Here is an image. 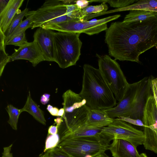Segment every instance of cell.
Instances as JSON below:
<instances>
[{
	"label": "cell",
	"mask_w": 157,
	"mask_h": 157,
	"mask_svg": "<svg viewBox=\"0 0 157 157\" xmlns=\"http://www.w3.org/2000/svg\"><path fill=\"white\" fill-rule=\"evenodd\" d=\"M156 13H157V11H156Z\"/></svg>",
	"instance_id": "45"
},
{
	"label": "cell",
	"mask_w": 157,
	"mask_h": 157,
	"mask_svg": "<svg viewBox=\"0 0 157 157\" xmlns=\"http://www.w3.org/2000/svg\"><path fill=\"white\" fill-rule=\"evenodd\" d=\"M21 112L24 111L28 112L38 122L46 125V121L44 113L31 98L29 91L25 104L23 108L21 109Z\"/></svg>",
	"instance_id": "16"
},
{
	"label": "cell",
	"mask_w": 157,
	"mask_h": 157,
	"mask_svg": "<svg viewBox=\"0 0 157 157\" xmlns=\"http://www.w3.org/2000/svg\"><path fill=\"white\" fill-rule=\"evenodd\" d=\"M55 123L56 124V125L59 128L63 121L62 118L61 117H58L54 119Z\"/></svg>",
	"instance_id": "37"
},
{
	"label": "cell",
	"mask_w": 157,
	"mask_h": 157,
	"mask_svg": "<svg viewBox=\"0 0 157 157\" xmlns=\"http://www.w3.org/2000/svg\"><path fill=\"white\" fill-rule=\"evenodd\" d=\"M42 155V157H70L61 148L58 146L49 149Z\"/></svg>",
	"instance_id": "27"
},
{
	"label": "cell",
	"mask_w": 157,
	"mask_h": 157,
	"mask_svg": "<svg viewBox=\"0 0 157 157\" xmlns=\"http://www.w3.org/2000/svg\"><path fill=\"white\" fill-rule=\"evenodd\" d=\"M0 76H1L6 64L10 62V56L5 51V38L4 33L0 29Z\"/></svg>",
	"instance_id": "22"
},
{
	"label": "cell",
	"mask_w": 157,
	"mask_h": 157,
	"mask_svg": "<svg viewBox=\"0 0 157 157\" xmlns=\"http://www.w3.org/2000/svg\"><path fill=\"white\" fill-rule=\"evenodd\" d=\"M120 16V15L117 14L93 21L79 19L71 20L48 26L44 28L59 32L84 33L92 35L106 31L108 28L107 23L118 19Z\"/></svg>",
	"instance_id": "8"
},
{
	"label": "cell",
	"mask_w": 157,
	"mask_h": 157,
	"mask_svg": "<svg viewBox=\"0 0 157 157\" xmlns=\"http://www.w3.org/2000/svg\"><path fill=\"white\" fill-rule=\"evenodd\" d=\"M81 33L54 32L55 62L60 67L65 68L75 65L81 55L82 43Z\"/></svg>",
	"instance_id": "4"
},
{
	"label": "cell",
	"mask_w": 157,
	"mask_h": 157,
	"mask_svg": "<svg viewBox=\"0 0 157 157\" xmlns=\"http://www.w3.org/2000/svg\"><path fill=\"white\" fill-rule=\"evenodd\" d=\"M105 40L115 60L140 62L141 54L157 45V13L144 21L112 23Z\"/></svg>",
	"instance_id": "1"
},
{
	"label": "cell",
	"mask_w": 157,
	"mask_h": 157,
	"mask_svg": "<svg viewBox=\"0 0 157 157\" xmlns=\"http://www.w3.org/2000/svg\"><path fill=\"white\" fill-rule=\"evenodd\" d=\"M64 113V110L63 108H61L59 109L58 115V116L62 117Z\"/></svg>",
	"instance_id": "38"
},
{
	"label": "cell",
	"mask_w": 157,
	"mask_h": 157,
	"mask_svg": "<svg viewBox=\"0 0 157 157\" xmlns=\"http://www.w3.org/2000/svg\"><path fill=\"white\" fill-rule=\"evenodd\" d=\"M94 157H109L105 152L101 153Z\"/></svg>",
	"instance_id": "39"
},
{
	"label": "cell",
	"mask_w": 157,
	"mask_h": 157,
	"mask_svg": "<svg viewBox=\"0 0 157 157\" xmlns=\"http://www.w3.org/2000/svg\"><path fill=\"white\" fill-rule=\"evenodd\" d=\"M109 144L101 136H84L60 140L57 146L70 157H94L109 150Z\"/></svg>",
	"instance_id": "5"
},
{
	"label": "cell",
	"mask_w": 157,
	"mask_h": 157,
	"mask_svg": "<svg viewBox=\"0 0 157 157\" xmlns=\"http://www.w3.org/2000/svg\"><path fill=\"white\" fill-rule=\"evenodd\" d=\"M10 0H0V13H1L7 5Z\"/></svg>",
	"instance_id": "35"
},
{
	"label": "cell",
	"mask_w": 157,
	"mask_h": 157,
	"mask_svg": "<svg viewBox=\"0 0 157 157\" xmlns=\"http://www.w3.org/2000/svg\"><path fill=\"white\" fill-rule=\"evenodd\" d=\"M118 119L123 121L127 123L135 125L142 126L144 127L145 126L142 120L139 119L135 120L133 119L129 118H126L124 117H120L117 118Z\"/></svg>",
	"instance_id": "29"
},
{
	"label": "cell",
	"mask_w": 157,
	"mask_h": 157,
	"mask_svg": "<svg viewBox=\"0 0 157 157\" xmlns=\"http://www.w3.org/2000/svg\"><path fill=\"white\" fill-rule=\"evenodd\" d=\"M50 94L45 93L43 94L40 98V102L43 105H45L48 103L50 100Z\"/></svg>",
	"instance_id": "33"
},
{
	"label": "cell",
	"mask_w": 157,
	"mask_h": 157,
	"mask_svg": "<svg viewBox=\"0 0 157 157\" xmlns=\"http://www.w3.org/2000/svg\"><path fill=\"white\" fill-rule=\"evenodd\" d=\"M138 0H100V1H90L91 2H98L108 3L110 6L112 7L117 8V9L123 8L131 4L136 2Z\"/></svg>",
	"instance_id": "25"
},
{
	"label": "cell",
	"mask_w": 157,
	"mask_h": 157,
	"mask_svg": "<svg viewBox=\"0 0 157 157\" xmlns=\"http://www.w3.org/2000/svg\"><path fill=\"white\" fill-rule=\"evenodd\" d=\"M100 134L109 143L114 139H121L129 142L136 148L139 145L143 144L144 140L143 131L117 118L114 119L112 123L103 128Z\"/></svg>",
	"instance_id": "9"
},
{
	"label": "cell",
	"mask_w": 157,
	"mask_h": 157,
	"mask_svg": "<svg viewBox=\"0 0 157 157\" xmlns=\"http://www.w3.org/2000/svg\"><path fill=\"white\" fill-rule=\"evenodd\" d=\"M54 32L50 29L39 27L33 36V40L37 44L45 61L55 62Z\"/></svg>",
	"instance_id": "11"
},
{
	"label": "cell",
	"mask_w": 157,
	"mask_h": 157,
	"mask_svg": "<svg viewBox=\"0 0 157 157\" xmlns=\"http://www.w3.org/2000/svg\"><path fill=\"white\" fill-rule=\"evenodd\" d=\"M41 155V157H42V155Z\"/></svg>",
	"instance_id": "44"
},
{
	"label": "cell",
	"mask_w": 157,
	"mask_h": 157,
	"mask_svg": "<svg viewBox=\"0 0 157 157\" xmlns=\"http://www.w3.org/2000/svg\"><path fill=\"white\" fill-rule=\"evenodd\" d=\"M142 121L144 135V147L157 154V108L153 95L147 99L144 108Z\"/></svg>",
	"instance_id": "10"
},
{
	"label": "cell",
	"mask_w": 157,
	"mask_h": 157,
	"mask_svg": "<svg viewBox=\"0 0 157 157\" xmlns=\"http://www.w3.org/2000/svg\"><path fill=\"white\" fill-rule=\"evenodd\" d=\"M98 69L107 84L119 102L123 97L128 84L120 66L109 56L96 54Z\"/></svg>",
	"instance_id": "7"
},
{
	"label": "cell",
	"mask_w": 157,
	"mask_h": 157,
	"mask_svg": "<svg viewBox=\"0 0 157 157\" xmlns=\"http://www.w3.org/2000/svg\"><path fill=\"white\" fill-rule=\"evenodd\" d=\"M28 11V9L27 8L22 11L19 9L18 10L12 19L7 31L4 33L6 36L5 44L11 34L22 22L24 17Z\"/></svg>",
	"instance_id": "20"
},
{
	"label": "cell",
	"mask_w": 157,
	"mask_h": 157,
	"mask_svg": "<svg viewBox=\"0 0 157 157\" xmlns=\"http://www.w3.org/2000/svg\"><path fill=\"white\" fill-rule=\"evenodd\" d=\"M102 128L95 129L80 128L61 134L60 140L84 136H100Z\"/></svg>",
	"instance_id": "18"
},
{
	"label": "cell",
	"mask_w": 157,
	"mask_h": 157,
	"mask_svg": "<svg viewBox=\"0 0 157 157\" xmlns=\"http://www.w3.org/2000/svg\"><path fill=\"white\" fill-rule=\"evenodd\" d=\"M58 131V127L56 125H51L48 128V135H54L57 133Z\"/></svg>",
	"instance_id": "34"
},
{
	"label": "cell",
	"mask_w": 157,
	"mask_h": 157,
	"mask_svg": "<svg viewBox=\"0 0 157 157\" xmlns=\"http://www.w3.org/2000/svg\"><path fill=\"white\" fill-rule=\"evenodd\" d=\"M40 157H41V156H40Z\"/></svg>",
	"instance_id": "46"
},
{
	"label": "cell",
	"mask_w": 157,
	"mask_h": 157,
	"mask_svg": "<svg viewBox=\"0 0 157 157\" xmlns=\"http://www.w3.org/2000/svg\"><path fill=\"white\" fill-rule=\"evenodd\" d=\"M89 1L86 0H79L75 1V4L78 8L81 10L87 6L89 3Z\"/></svg>",
	"instance_id": "31"
},
{
	"label": "cell",
	"mask_w": 157,
	"mask_h": 157,
	"mask_svg": "<svg viewBox=\"0 0 157 157\" xmlns=\"http://www.w3.org/2000/svg\"><path fill=\"white\" fill-rule=\"evenodd\" d=\"M114 119L101 109H90L86 128L95 129L103 128L112 123Z\"/></svg>",
	"instance_id": "14"
},
{
	"label": "cell",
	"mask_w": 157,
	"mask_h": 157,
	"mask_svg": "<svg viewBox=\"0 0 157 157\" xmlns=\"http://www.w3.org/2000/svg\"><path fill=\"white\" fill-rule=\"evenodd\" d=\"M13 144L8 147L3 148V152L2 153V157H13L12 153H11V148Z\"/></svg>",
	"instance_id": "32"
},
{
	"label": "cell",
	"mask_w": 157,
	"mask_h": 157,
	"mask_svg": "<svg viewBox=\"0 0 157 157\" xmlns=\"http://www.w3.org/2000/svg\"><path fill=\"white\" fill-rule=\"evenodd\" d=\"M82 87L79 95L91 109L105 110L115 107L117 100L99 69L83 66Z\"/></svg>",
	"instance_id": "2"
},
{
	"label": "cell",
	"mask_w": 157,
	"mask_h": 157,
	"mask_svg": "<svg viewBox=\"0 0 157 157\" xmlns=\"http://www.w3.org/2000/svg\"><path fill=\"white\" fill-rule=\"evenodd\" d=\"M59 109L56 107H53L49 112L50 114L53 116H58V113Z\"/></svg>",
	"instance_id": "36"
},
{
	"label": "cell",
	"mask_w": 157,
	"mask_h": 157,
	"mask_svg": "<svg viewBox=\"0 0 157 157\" xmlns=\"http://www.w3.org/2000/svg\"><path fill=\"white\" fill-rule=\"evenodd\" d=\"M109 150L113 157H140L136 148L129 142L116 139L109 145Z\"/></svg>",
	"instance_id": "13"
},
{
	"label": "cell",
	"mask_w": 157,
	"mask_h": 157,
	"mask_svg": "<svg viewBox=\"0 0 157 157\" xmlns=\"http://www.w3.org/2000/svg\"><path fill=\"white\" fill-rule=\"evenodd\" d=\"M59 135L57 133L54 135H48L45 141V148L44 151L45 152L47 150L56 147L60 141Z\"/></svg>",
	"instance_id": "28"
},
{
	"label": "cell",
	"mask_w": 157,
	"mask_h": 157,
	"mask_svg": "<svg viewBox=\"0 0 157 157\" xmlns=\"http://www.w3.org/2000/svg\"><path fill=\"white\" fill-rule=\"evenodd\" d=\"M10 56V62L16 60H28L35 67L39 63L45 61L43 54L37 44L34 41L28 42L25 45L19 47Z\"/></svg>",
	"instance_id": "12"
},
{
	"label": "cell",
	"mask_w": 157,
	"mask_h": 157,
	"mask_svg": "<svg viewBox=\"0 0 157 157\" xmlns=\"http://www.w3.org/2000/svg\"><path fill=\"white\" fill-rule=\"evenodd\" d=\"M85 157H93V156L91 155H86Z\"/></svg>",
	"instance_id": "42"
},
{
	"label": "cell",
	"mask_w": 157,
	"mask_h": 157,
	"mask_svg": "<svg viewBox=\"0 0 157 157\" xmlns=\"http://www.w3.org/2000/svg\"><path fill=\"white\" fill-rule=\"evenodd\" d=\"M6 109L9 117L8 123L13 129L17 130L19 117L22 113L21 109H18L12 105L10 104L7 106Z\"/></svg>",
	"instance_id": "23"
},
{
	"label": "cell",
	"mask_w": 157,
	"mask_h": 157,
	"mask_svg": "<svg viewBox=\"0 0 157 157\" xmlns=\"http://www.w3.org/2000/svg\"><path fill=\"white\" fill-rule=\"evenodd\" d=\"M140 157H147V156L145 153H142L140 154Z\"/></svg>",
	"instance_id": "41"
},
{
	"label": "cell",
	"mask_w": 157,
	"mask_h": 157,
	"mask_svg": "<svg viewBox=\"0 0 157 157\" xmlns=\"http://www.w3.org/2000/svg\"><path fill=\"white\" fill-rule=\"evenodd\" d=\"M74 0H48L35 11L33 17V24L31 28L45 27L74 19L67 15L68 4H75Z\"/></svg>",
	"instance_id": "6"
},
{
	"label": "cell",
	"mask_w": 157,
	"mask_h": 157,
	"mask_svg": "<svg viewBox=\"0 0 157 157\" xmlns=\"http://www.w3.org/2000/svg\"><path fill=\"white\" fill-rule=\"evenodd\" d=\"M62 97L64 113L61 117L63 121L58 130L62 133L86 129V126L91 109L86 105V100L71 90L65 92Z\"/></svg>",
	"instance_id": "3"
},
{
	"label": "cell",
	"mask_w": 157,
	"mask_h": 157,
	"mask_svg": "<svg viewBox=\"0 0 157 157\" xmlns=\"http://www.w3.org/2000/svg\"><path fill=\"white\" fill-rule=\"evenodd\" d=\"M35 12V11L34 10L28 12L25 16L26 19L22 21L15 30L11 34L7 41L14 36L25 32V30L28 28L32 27L33 24V17Z\"/></svg>",
	"instance_id": "21"
},
{
	"label": "cell",
	"mask_w": 157,
	"mask_h": 157,
	"mask_svg": "<svg viewBox=\"0 0 157 157\" xmlns=\"http://www.w3.org/2000/svg\"><path fill=\"white\" fill-rule=\"evenodd\" d=\"M108 9V7L107 4L105 3L102 2L101 4L99 5L88 6L82 9V10L83 15L85 18L86 16L92 13L96 14L104 12L106 11Z\"/></svg>",
	"instance_id": "24"
},
{
	"label": "cell",
	"mask_w": 157,
	"mask_h": 157,
	"mask_svg": "<svg viewBox=\"0 0 157 157\" xmlns=\"http://www.w3.org/2000/svg\"><path fill=\"white\" fill-rule=\"evenodd\" d=\"M24 0H10L4 10L0 13V29L5 33Z\"/></svg>",
	"instance_id": "15"
},
{
	"label": "cell",
	"mask_w": 157,
	"mask_h": 157,
	"mask_svg": "<svg viewBox=\"0 0 157 157\" xmlns=\"http://www.w3.org/2000/svg\"><path fill=\"white\" fill-rule=\"evenodd\" d=\"M28 42L26 38L25 33L24 32L9 40L6 45H12L20 47L25 45Z\"/></svg>",
	"instance_id": "26"
},
{
	"label": "cell",
	"mask_w": 157,
	"mask_h": 157,
	"mask_svg": "<svg viewBox=\"0 0 157 157\" xmlns=\"http://www.w3.org/2000/svg\"><path fill=\"white\" fill-rule=\"evenodd\" d=\"M152 95L155 100L157 108V78L153 77L151 82Z\"/></svg>",
	"instance_id": "30"
},
{
	"label": "cell",
	"mask_w": 157,
	"mask_h": 157,
	"mask_svg": "<svg viewBox=\"0 0 157 157\" xmlns=\"http://www.w3.org/2000/svg\"><path fill=\"white\" fill-rule=\"evenodd\" d=\"M156 48L157 49V45L156 46Z\"/></svg>",
	"instance_id": "43"
},
{
	"label": "cell",
	"mask_w": 157,
	"mask_h": 157,
	"mask_svg": "<svg viewBox=\"0 0 157 157\" xmlns=\"http://www.w3.org/2000/svg\"><path fill=\"white\" fill-rule=\"evenodd\" d=\"M157 13L144 10H130L129 13L126 15L123 21L125 22H130L144 21L155 16Z\"/></svg>",
	"instance_id": "19"
},
{
	"label": "cell",
	"mask_w": 157,
	"mask_h": 157,
	"mask_svg": "<svg viewBox=\"0 0 157 157\" xmlns=\"http://www.w3.org/2000/svg\"><path fill=\"white\" fill-rule=\"evenodd\" d=\"M118 11L140 10L152 11L156 13L157 0H141L127 6L117 9Z\"/></svg>",
	"instance_id": "17"
},
{
	"label": "cell",
	"mask_w": 157,
	"mask_h": 157,
	"mask_svg": "<svg viewBox=\"0 0 157 157\" xmlns=\"http://www.w3.org/2000/svg\"><path fill=\"white\" fill-rule=\"evenodd\" d=\"M53 106L49 104L47 106V109L49 112H50L52 110V109H53Z\"/></svg>",
	"instance_id": "40"
}]
</instances>
